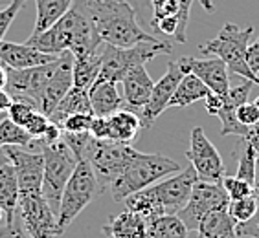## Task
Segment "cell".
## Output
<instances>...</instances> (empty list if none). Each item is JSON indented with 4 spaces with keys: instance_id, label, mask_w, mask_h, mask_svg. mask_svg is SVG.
<instances>
[{
    "instance_id": "cell-1",
    "label": "cell",
    "mask_w": 259,
    "mask_h": 238,
    "mask_svg": "<svg viewBox=\"0 0 259 238\" xmlns=\"http://www.w3.org/2000/svg\"><path fill=\"white\" fill-rule=\"evenodd\" d=\"M103 44L131 48L142 42H155L156 35L142 30L138 13L129 0H83Z\"/></svg>"
},
{
    "instance_id": "cell-2",
    "label": "cell",
    "mask_w": 259,
    "mask_h": 238,
    "mask_svg": "<svg viewBox=\"0 0 259 238\" xmlns=\"http://www.w3.org/2000/svg\"><path fill=\"white\" fill-rule=\"evenodd\" d=\"M199 176L195 172L193 165L173 174L164 182L151 185V187L138 191L123 200L127 211L144 216L145 220L164 216V214H179L191 196Z\"/></svg>"
},
{
    "instance_id": "cell-3",
    "label": "cell",
    "mask_w": 259,
    "mask_h": 238,
    "mask_svg": "<svg viewBox=\"0 0 259 238\" xmlns=\"http://www.w3.org/2000/svg\"><path fill=\"white\" fill-rule=\"evenodd\" d=\"M180 170L182 167L167 156L140 152L138 158L125 169V172L114 180V184L109 187V193L114 202H123L131 194L144 191L158 184V180L164 176H173Z\"/></svg>"
},
{
    "instance_id": "cell-4",
    "label": "cell",
    "mask_w": 259,
    "mask_h": 238,
    "mask_svg": "<svg viewBox=\"0 0 259 238\" xmlns=\"http://www.w3.org/2000/svg\"><path fill=\"white\" fill-rule=\"evenodd\" d=\"M254 33V28H239L237 24L223 26L219 35L211 40H206L204 44H200V53L202 55H213L225 61V65L232 74H237L244 81H252L254 85H259V77L250 70L246 63V50L250 44V37Z\"/></svg>"
},
{
    "instance_id": "cell-5",
    "label": "cell",
    "mask_w": 259,
    "mask_h": 238,
    "mask_svg": "<svg viewBox=\"0 0 259 238\" xmlns=\"http://www.w3.org/2000/svg\"><path fill=\"white\" fill-rule=\"evenodd\" d=\"M138 156L140 150H136L131 143L96 139L92 136L87 145L83 159H87L94 170L100 193H105Z\"/></svg>"
},
{
    "instance_id": "cell-6",
    "label": "cell",
    "mask_w": 259,
    "mask_h": 238,
    "mask_svg": "<svg viewBox=\"0 0 259 238\" xmlns=\"http://www.w3.org/2000/svg\"><path fill=\"white\" fill-rule=\"evenodd\" d=\"M31 147L39 149L45 156V176H42V191L40 193L46 198L52 211L55 214H59L63 191H65L79 159L75 158V154L70 150V147L63 141V138L54 141V143H39L35 139Z\"/></svg>"
},
{
    "instance_id": "cell-7",
    "label": "cell",
    "mask_w": 259,
    "mask_h": 238,
    "mask_svg": "<svg viewBox=\"0 0 259 238\" xmlns=\"http://www.w3.org/2000/svg\"><path fill=\"white\" fill-rule=\"evenodd\" d=\"M173 46L167 40H155V42H142L131 48H118V46L103 44L101 48V72L98 79L121 83L131 70L145 66L156 55H171Z\"/></svg>"
},
{
    "instance_id": "cell-8",
    "label": "cell",
    "mask_w": 259,
    "mask_h": 238,
    "mask_svg": "<svg viewBox=\"0 0 259 238\" xmlns=\"http://www.w3.org/2000/svg\"><path fill=\"white\" fill-rule=\"evenodd\" d=\"M96 194H100L96 174L89 161L81 159L77 161V167L70 176L68 184L63 191V196H61L59 214H57V227L61 234L65 233L72 225V222L79 216L81 211L94 200Z\"/></svg>"
},
{
    "instance_id": "cell-9",
    "label": "cell",
    "mask_w": 259,
    "mask_h": 238,
    "mask_svg": "<svg viewBox=\"0 0 259 238\" xmlns=\"http://www.w3.org/2000/svg\"><path fill=\"white\" fill-rule=\"evenodd\" d=\"M193 0H149V26L155 33L186 44L188 42V22Z\"/></svg>"
},
{
    "instance_id": "cell-10",
    "label": "cell",
    "mask_w": 259,
    "mask_h": 238,
    "mask_svg": "<svg viewBox=\"0 0 259 238\" xmlns=\"http://www.w3.org/2000/svg\"><path fill=\"white\" fill-rule=\"evenodd\" d=\"M186 158L193 165L200 182L206 184H223L226 176L225 161L219 150L206 138L202 127H195L190 136V149L186 150Z\"/></svg>"
},
{
    "instance_id": "cell-11",
    "label": "cell",
    "mask_w": 259,
    "mask_h": 238,
    "mask_svg": "<svg viewBox=\"0 0 259 238\" xmlns=\"http://www.w3.org/2000/svg\"><path fill=\"white\" fill-rule=\"evenodd\" d=\"M17 213L30 238H55L61 234L57 214L52 211L42 193L20 194Z\"/></svg>"
},
{
    "instance_id": "cell-12",
    "label": "cell",
    "mask_w": 259,
    "mask_h": 238,
    "mask_svg": "<svg viewBox=\"0 0 259 238\" xmlns=\"http://www.w3.org/2000/svg\"><path fill=\"white\" fill-rule=\"evenodd\" d=\"M230 198L226 194L223 184H206V182H197L191 191V196L188 204L179 213V218L184 222L188 229L199 227L200 220L206 214L219 211V209H228Z\"/></svg>"
},
{
    "instance_id": "cell-13",
    "label": "cell",
    "mask_w": 259,
    "mask_h": 238,
    "mask_svg": "<svg viewBox=\"0 0 259 238\" xmlns=\"http://www.w3.org/2000/svg\"><path fill=\"white\" fill-rule=\"evenodd\" d=\"M186 74H190L188 65H186V57H180L177 61H169L167 72L162 75V79L155 83V88H153L149 103L145 104V108L140 114L142 130H149L155 125L156 117H160V114L164 110L169 108L171 97H173L175 90H177V86H179V83L182 81V77Z\"/></svg>"
},
{
    "instance_id": "cell-14",
    "label": "cell",
    "mask_w": 259,
    "mask_h": 238,
    "mask_svg": "<svg viewBox=\"0 0 259 238\" xmlns=\"http://www.w3.org/2000/svg\"><path fill=\"white\" fill-rule=\"evenodd\" d=\"M10 163L17 172L20 194H37L42 191V176H45V156L42 152H30L20 147L8 145L4 147Z\"/></svg>"
},
{
    "instance_id": "cell-15",
    "label": "cell",
    "mask_w": 259,
    "mask_h": 238,
    "mask_svg": "<svg viewBox=\"0 0 259 238\" xmlns=\"http://www.w3.org/2000/svg\"><path fill=\"white\" fill-rule=\"evenodd\" d=\"M59 59H55L54 63H48V65L26 68V70H13L6 66V70H8V85H6V90L13 97H17V99H26L30 101L31 104H35L42 86L54 75L55 68L59 65Z\"/></svg>"
},
{
    "instance_id": "cell-16",
    "label": "cell",
    "mask_w": 259,
    "mask_h": 238,
    "mask_svg": "<svg viewBox=\"0 0 259 238\" xmlns=\"http://www.w3.org/2000/svg\"><path fill=\"white\" fill-rule=\"evenodd\" d=\"M142 132V121L140 115L127 108L114 112L109 117H96L90 127V134L96 139H107V141H120V143H131L138 138Z\"/></svg>"
},
{
    "instance_id": "cell-17",
    "label": "cell",
    "mask_w": 259,
    "mask_h": 238,
    "mask_svg": "<svg viewBox=\"0 0 259 238\" xmlns=\"http://www.w3.org/2000/svg\"><path fill=\"white\" fill-rule=\"evenodd\" d=\"M72 65H74V55L70 51H65L61 55L59 65L55 68L54 75H52L48 83L42 86L39 97L35 101L37 110H40L45 115L50 117L55 106L61 103V99L66 95L72 86H74V77H72Z\"/></svg>"
},
{
    "instance_id": "cell-18",
    "label": "cell",
    "mask_w": 259,
    "mask_h": 238,
    "mask_svg": "<svg viewBox=\"0 0 259 238\" xmlns=\"http://www.w3.org/2000/svg\"><path fill=\"white\" fill-rule=\"evenodd\" d=\"M252 81H244L243 85L230 88L226 95H223V104L217 110L215 117L221 119V136H239L244 138L248 134V127H244L237 119V108L248 101L250 90H252Z\"/></svg>"
},
{
    "instance_id": "cell-19",
    "label": "cell",
    "mask_w": 259,
    "mask_h": 238,
    "mask_svg": "<svg viewBox=\"0 0 259 238\" xmlns=\"http://www.w3.org/2000/svg\"><path fill=\"white\" fill-rule=\"evenodd\" d=\"M186 65L190 74H195L213 94L226 95L230 92V77H228V66L225 61L219 57L213 59H195L191 55H184Z\"/></svg>"
},
{
    "instance_id": "cell-20",
    "label": "cell",
    "mask_w": 259,
    "mask_h": 238,
    "mask_svg": "<svg viewBox=\"0 0 259 238\" xmlns=\"http://www.w3.org/2000/svg\"><path fill=\"white\" fill-rule=\"evenodd\" d=\"M55 59H59V55H48L45 51L37 50L35 46L22 42H8L2 40L0 42V63L8 68L13 70H26V68H35V66H42L48 63H54Z\"/></svg>"
},
{
    "instance_id": "cell-21",
    "label": "cell",
    "mask_w": 259,
    "mask_h": 238,
    "mask_svg": "<svg viewBox=\"0 0 259 238\" xmlns=\"http://www.w3.org/2000/svg\"><path fill=\"white\" fill-rule=\"evenodd\" d=\"M121 86H123L125 108L140 115L142 110L145 108V104L149 103L153 88H155V81L151 79L145 66H138V68L131 70L121 79Z\"/></svg>"
},
{
    "instance_id": "cell-22",
    "label": "cell",
    "mask_w": 259,
    "mask_h": 238,
    "mask_svg": "<svg viewBox=\"0 0 259 238\" xmlns=\"http://www.w3.org/2000/svg\"><path fill=\"white\" fill-rule=\"evenodd\" d=\"M90 104L96 117H109L118 110L125 108L123 95L118 90V83L105 79H96V83L89 88Z\"/></svg>"
},
{
    "instance_id": "cell-23",
    "label": "cell",
    "mask_w": 259,
    "mask_h": 238,
    "mask_svg": "<svg viewBox=\"0 0 259 238\" xmlns=\"http://www.w3.org/2000/svg\"><path fill=\"white\" fill-rule=\"evenodd\" d=\"M101 231L109 238H147V220L125 209L109 216Z\"/></svg>"
},
{
    "instance_id": "cell-24",
    "label": "cell",
    "mask_w": 259,
    "mask_h": 238,
    "mask_svg": "<svg viewBox=\"0 0 259 238\" xmlns=\"http://www.w3.org/2000/svg\"><path fill=\"white\" fill-rule=\"evenodd\" d=\"M197 238H239L237 223L232 220L228 209H219L200 220L197 227Z\"/></svg>"
},
{
    "instance_id": "cell-25",
    "label": "cell",
    "mask_w": 259,
    "mask_h": 238,
    "mask_svg": "<svg viewBox=\"0 0 259 238\" xmlns=\"http://www.w3.org/2000/svg\"><path fill=\"white\" fill-rule=\"evenodd\" d=\"M74 114H94L92 112V104H90V95L89 90L85 88H77V86H72V88L66 92V95L61 99V103L55 106V110L52 112L50 121H54L55 125H59L65 121L66 117Z\"/></svg>"
},
{
    "instance_id": "cell-26",
    "label": "cell",
    "mask_w": 259,
    "mask_h": 238,
    "mask_svg": "<svg viewBox=\"0 0 259 238\" xmlns=\"http://www.w3.org/2000/svg\"><path fill=\"white\" fill-rule=\"evenodd\" d=\"M20 200V189L17 172L11 163L0 167V207L4 209L6 218H13L17 214Z\"/></svg>"
},
{
    "instance_id": "cell-27",
    "label": "cell",
    "mask_w": 259,
    "mask_h": 238,
    "mask_svg": "<svg viewBox=\"0 0 259 238\" xmlns=\"http://www.w3.org/2000/svg\"><path fill=\"white\" fill-rule=\"evenodd\" d=\"M74 0H35L37 4V19L31 35H39L42 31L50 30L52 26L57 24L63 15L70 10Z\"/></svg>"
},
{
    "instance_id": "cell-28",
    "label": "cell",
    "mask_w": 259,
    "mask_h": 238,
    "mask_svg": "<svg viewBox=\"0 0 259 238\" xmlns=\"http://www.w3.org/2000/svg\"><path fill=\"white\" fill-rule=\"evenodd\" d=\"M211 90L202 83L195 74H186L182 81L175 90L173 97L169 101V106H190L197 101H204Z\"/></svg>"
},
{
    "instance_id": "cell-29",
    "label": "cell",
    "mask_w": 259,
    "mask_h": 238,
    "mask_svg": "<svg viewBox=\"0 0 259 238\" xmlns=\"http://www.w3.org/2000/svg\"><path fill=\"white\" fill-rule=\"evenodd\" d=\"M100 72H101V51L74 57L72 77H74V86H77V88L89 90L96 83V79L100 77Z\"/></svg>"
},
{
    "instance_id": "cell-30",
    "label": "cell",
    "mask_w": 259,
    "mask_h": 238,
    "mask_svg": "<svg viewBox=\"0 0 259 238\" xmlns=\"http://www.w3.org/2000/svg\"><path fill=\"white\" fill-rule=\"evenodd\" d=\"M190 229L179 214H164L147 220V238H188Z\"/></svg>"
},
{
    "instance_id": "cell-31",
    "label": "cell",
    "mask_w": 259,
    "mask_h": 238,
    "mask_svg": "<svg viewBox=\"0 0 259 238\" xmlns=\"http://www.w3.org/2000/svg\"><path fill=\"white\" fill-rule=\"evenodd\" d=\"M255 169H257V154L246 139L241 138L239 154H237V174L235 176L248 182L250 185H254Z\"/></svg>"
},
{
    "instance_id": "cell-32",
    "label": "cell",
    "mask_w": 259,
    "mask_h": 238,
    "mask_svg": "<svg viewBox=\"0 0 259 238\" xmlns=\"http://www.w3.org/2000/svg\"><path fill=\"white\" fill-rule=\"evenodd\" d=\"M35 139L22 127L13 123L10 117L0 121V149L13 145V147H31Z\"/></svg>"
},
{
    "instance_id": "cell-33",
    "label": "cell",
    "mask_w": 259,
    "mask_h": 238,
    "mask_svg": "<svg viewBox=\"0 0 259 238\" xmlns=\"http://www.w3.org/2000/svg\"><path fill=\"white\" fill-rule=\"evenodd\" d=\"M257 202L259 196L254 194V196H248V198H241V200H232L228 204V213L232 216L237 225L241 223H246L248 220L254 218L255 211H257Z\"/></svg>"
},
{
    "instance_id": "cell-34",
    "label": "cell",
    "mask_w": 259,
    "mask_h": 238,
    "mask_svg": "<svg viewBox=\"0 0 259 238\" xmlns=\"http://www.w3.org/2000/svg\"><path fill=\"white\" fill-rule=\"evenodd\" d=\"M223 187H225L226 194H228L230 202L232 200H241V198H248V196H254V185H250L248 182L237 178V176H225L223 178Z\"/></svg>"
},
{
    "instance_id": "cell-35",
    "label": "cell",
    "mask_w": 259,
    "mask_h": 238,
    "mask_svg": "<svg viewBox=\"0 0 259 238\" xmlns=\"http://www.w3.org/2000/svg\"><path fill=\"white\" fill-rule=\"evenodd\" d=\"M92 121H94V114H74L61 123V130L63 132H70V134L90 132Z\"/></svg>"
},
{
    "instance_id": "cell-36",
    "label": "cell",
    "mask_w": 259,
    "mask_h": 238,
    "mask_svg": "<svg viewBox=\"0 0 259 238\" xmlns=\"http://www.w3.org/2000/svg\"><path fill=\"white\" fill-rule=\"evenodd\" d=\"M48 127H50V117L42 114L40 110H35L33 114L26 119V123L22 129H24L33 139H42V136L46 134Z\"/></svg>"
},
{
    "instance_id": "cell-37",
    "label": "cell",
    "mask_w": 259,
    "mask_h": 238,
    "mask_svg": "<svg viewBox=\"0 0 259 238\" xmlns=\"http://www.w3.org/2000/svg\"><path fill=\"white\" fill-rule=\"evenodd\" d=\"M35 110H37V106H35V104H31L30 101L17 99V97H13V104H11L10 110H8V117H10L13 123L19 125V127H24L26 119L30 117Z\"/></svg>"
},
{
    "instance_id": "cell-38",
    "label": "cell",
    "mask_w": 259,
    "mask_h": 238,
    "mask_svg": "<svg viewBox=\"0 0 259 238\" xmlns=\"http://www.w3.org/2000/svg\"><path fill=\"white\" fill-rule=\"evenodd\" d=\"M61 138H63V141L70 147V150L75 154V158L81 161L83 156H85L87 145H89L92 134H90V132H83V134H70V132H63Z\"/></svg>"
},
{
    "instance_id": "cell-39",
    "label": "cell",
    "mask_w": 259,
    "mask_h": 238,
    "mask_svg": "<svg viewBox=\"0 0 259 238\" xmlns=\"http://www.w3.org/2000/svg\"><path fill=\"white\" fill-rule=\"evenodd\" d=\"M26 0H13L8 8L0 10V42L4 40V35L10 30L11 22L15 20V17L19 15V11L24 8Z\"/></svg>"
},
{
    "instance_id": "cell-40",
    "label": "cell",
    "mask_w": 259,
    "mask_h": 238,
    "mask_svg": "<svg viewBox=\"0 0 259 238\" xmlns=\"http://www.w3.org/2000/svg\"><path fill=\"white\" fill-rule=\"evenodd\" d=\"M237 119H239L241 123L244 125V127H254L255 123H259V108L255 106L254 103H243L237 108Z\"/></svg>"
},
{
    "instance_id": "cell-41",
    "label": "cell",
    "mask_w": 259,
    "mask_h": 238,
    "mask_svg": "<svg viewBox=\"0 0 259 238\" xmlns=\"http://www.w3.org/2000/svg\"><path fill=\"white\" fill-rule=\"evenodd\" d=\"M237 236L259 238V202H257V211H255L254 218L248 220L246 223L237 225Z\"/></svg>"
},
{
    "instance_id": "cell-42",
    "label": "cell",
    "mask_w": 259,
    "mask_h": 238,
    "mask_svg": "<svg viewBox=\"0 0 259 238\" xmlns=\"http://www.w3.org/2000/svg\"><path fill=\"white\" fill-rule=\"evenodd\" d=\"M246 63H248L250 70L259 77V39L255 40L254 44H248V50H246Z\"/></svg>"
},
{
    "instance_id": "cell-43",
    "label": "cell",
    "mask_w": 259,
    "mask_h": 238,
    "mask_svg": "<svg viewBox=\"0 0 259 238\" xmlns=\"http://www.w3.org/2000/svg\"><path fill=\"white\" fill-rule=\"evenodd\" d=\"M243 139H246L252 147H254L255 154H257V159H259V123H255L254 127H250L248 129V134L244 136Z\"/></svg>"
},
{
    "instance_id": "cell-44",
    "label": "cell",
    "mask_w": 259,
    "mask_h": 238,
    "mask_svg": "<svg viewBox=\"0 0 259 238\" xmlns=\"http://www.w3.org/2000/svg\"><path fill=\"white\" fill-rule=\"evenodd\" d=\"M11 104H13V95L6 88H0V112H8Z\"/></svg>"
},
{
    "instance_id": "cell-45",
    "label": "cell",
    "mask_w": 259,
    "mask_h": 238,
    "mask_svg": "<svg viewBox=\"0 0 259 238\" xmlns=\"http://www.w3.org/2000/svg\"><path fill=\"white\" fill-rule=\"evenodd\" d=\"M129 2L133 4V8L136 10V13H138V11H142V13H144L147 8H151L149 0H129Z\"/></svg>"
},
{
    "instance_id": "cell-46",
    "label": "cell",
    "mask_w": 259,
    "mask_h": 238,
    "mask_svg": "<svg viewBox=\"0 0 259 238\" xmlns=\"http://www.w3.org/2000/svg\"><path fill=\"white\" fill-rule=\"evenodd\" d=\"M6 85H8V70L0 63V88H6Z\"/></svg>"
},
{
    "instance_id": "cell-47",
    "label": "cell",
    "mask_w": 259,
    "mask_h": 238,
    "mask_svg": "<svg viewBox=\"0 0 259 238\" xmlns=\"http://www.w3.org/2000/svg\"><path fill=\"white\" fill-rule=\"evenodd\" d=\"M199 2H200V6L208 11V13H213V11H215V6H213V2H211V0H199Z\"/></svg>"
},
{
    "instance_id": "cell-48",
    "label": "cell",
    "mask_w": 259,
    "mask_h": 238,
    "mask_svg": "<svg viewBox=\"0 0 259 238\" xmlns=\"http://www.w3.org/2000/svg\"><path fill=\"white\" fill-rule=\"evenodd\" d=\"M6 163H10V158H8V154H6L4 147H2V149H0V167H2V165H6Z\"/></svg>"
},
{
    "instance_id": "cell-49",
    "label": "cell",
    "mask_w": 259,
    "mask_h": 238,
    "mask_svg": "<svg viewBox=\"0 0 259 238\" xmlns=\"http://www.w3.org/2000/svg\"><path fill=\"white\" fill-rule=\"evenodd\" d=\"M254 191L259 196V159H257V169H255V180H254Z\"/></svg>"
},
{
    "instance_id": "cell-50",
    "label": "cell",
    "mask_w": 259,
    "mask_h": 238,
    "mask_svg": "<svg viewBox=\"0 0 259 238\" xmlns=\"http://www.w3.org/2000/svg\"><path fill=\"white\" fill-rule=\"evenodd\" d=\"M13 0H0V10H4V8H8V6L11 4Z\"/></svg>"
},
{
    "instance_id": "cell-51",
    "label": "cell",
    "mask_w": 259,
    "mask_h": 238,
    "mask_svg": "<svg viewBox=\"0 0 259 238\" xmlns=\"http://www.w3.org/2000/svg\"><path fill=\"white\" fill-rule=\"evenodd\" d=\"M4 220H6V213H4V209L0 207V223H4Z\"/></svg>"
},
{
    "instance_id": "cell-52",
    "label": "cell",
    "mask_w": 259,
    "mask_h": 238,
    "mask_svg": "<svg viewBox=\"0 0 259 238\" xmlns=\"http://www.w3.org/2000/svg\"><path fill=\"white\" fill-rule=\"evenodd\" d=\"M4 117H8V112H0V121H2Z\"/></svg>"
},
{
    "instance_id": "cell-53",
    "label": "cell",
    "mask_w": 259,
    "mask_h": 238,
    "mask_svg": "<svg viewBox=\"0 0 259 238\" xmlns=\"http://www.w3.org/2000/svg\"><path fill=\"white\" fill-rule=\"evenodd\" d=\"M254 104H255V106H257V108H259V97H257V99L254 101Z\"/></svg>"
}]
</instances>
